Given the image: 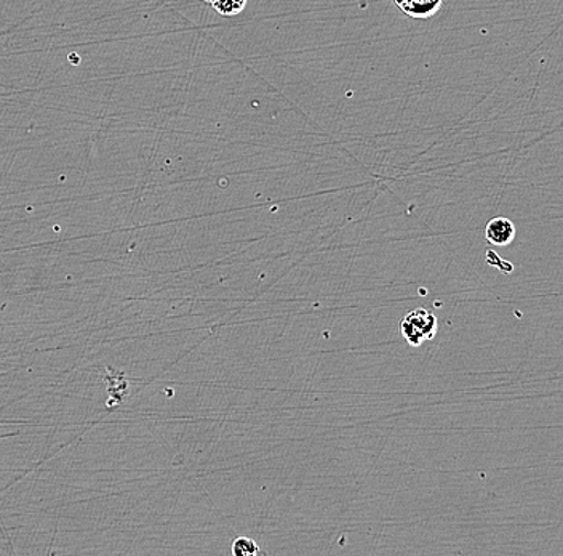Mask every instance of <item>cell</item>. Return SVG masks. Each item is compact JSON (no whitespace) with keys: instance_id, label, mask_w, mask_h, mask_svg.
<instances>
[{"instance_id":"obj_5","label":"cell","mask_w":563,"mask_h":556,"mask_svg":"<svg viewBox=\"0 0 563 556\" xmlns=\"http://www.w3.org/2000/svg\"><path fill=\"white\" fill-rule=\"evenodd\" d=\"M262 552L260 545L253 538L238 537L232 542V555L235 556H255Z\"/></svg>"},{"instance_id":"obj_2","label":"cell","mask_w":563,"mask_h":556,"mask_svg":"<svg viewBox=\"0 0 563 556\" xmlns=\"http://www.w3.org/2000/svg\"><path fill=\"white\" fill-rule=\"evenodd\" d=\"M516 227L506 217L492 218L487 224V228H485V239L490 244L498 246V248L509 246L516 239Z\"/></svg>"},{"instance_id":"obj_4","label":"cell","mask_w":563,"mask_h":556,"mask_svg":"<svg viewBox=\"0 0 563 556\" xmlns=\"http://www.w3.org/2000/svg\"><path fill=\"white\" fill-rule=\"evenodd\" d=\"M207 3L223 17L239 15L246 7V0H207Z\"/></svg>"},{"instance_id":"obj_1","label":"cell","mask_w":563,"mask_h":556,"mask_svg":"<svg viewBox=\"0 0 563 556\" xmlns=\"http://www.w3.org/2000/svg\"><path fill=\"white\" fill-rule=\"evenodd\" d=\"M438 330V318L426 308L411 309L400 321V334L410 347H421L424 341L434 339Z\"/></svg>"},{"instance_id":"obj_3","label":"cell","mask_w":563,"mask_h":556,"mask_svg":"<svg viewBox=\"0 0 563 556\" xmlns=\"http://www.w3.org/2000/svg\"><path fill=\"white\" fill-rule=\"evenodd\" d=\"M410 19L428 20L442 9L443 0H394Z\"/></svg>"},{"instance_id":"obj_6","label":"cell","mask_w":563,"mask_h":556,"mask_svg":"<svg viewBox=\"0 0 563 556\" xmlns=\"http://www.w3.org/2000/svg\"><path fill=\"white\" fill-rule=\"evenodd\" d=\"M206 2H207V0H206Z\"/></svg>"}]
</instances>
